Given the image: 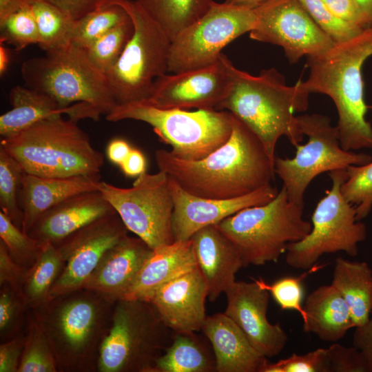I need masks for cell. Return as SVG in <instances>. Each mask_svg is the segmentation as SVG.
Instances as JSON below:
<instances>
[{
    "label": "cell",
    "mask_w": 372,
    "mask_h": 372,
    "mask_svg": "<svg viewBox=\"0 0 372 372\" xmlns=\"http://www.w3.org/2000/svg\"><path fill=\"white\" fill-rule=\"evenodd\" d=\"M21 72L28 87L48 95L62 107L82 103L107 115L118 105L106 75L92 64L83 48L72 43L28 59Z\"/></svg>",
    "instance_id": "ba28073f"
},
{
    "label": "cell",
    "mask_w": 372,
    "mask_h": 372,
    "mask_svg": "<svg viewBox=\"0 0 372 372\" xmlns=\"http://www.w3.org/2000/svg\"><path fill=\"white\" fill-rule=\"evenodd\" d=\"M131 145L121 138L112 140L107 145L106 153L108 159L114 164L121 165L127 158L132 149Z\"/></svg>",
    "instance_id": "f5cc1de1"
},
{
    "label": "cell",
    "mask_w": 372,
    "mask_h": 372,
    "mask_svg": "<svg viewBox=\"0 0 372 372\" xmlns=\"http://www.w3.org/2000/svg\"><path fill=\"white\" fill-rule=\"evenodd\" d=\"M353 345L362 353L369 372H372V315L364 324L355 327Z\"/></svg>",
    "instance_id": "f907efd6"
},
{
    "label": "cell",
    "mask_w": 372,
    "mask_h": 372,
    "mask_svg": "<svg viewBox=\"0 0 372 372\" xmlns=\"http://www.w3.org/2000/svg\"><path fill=\"white\" fill-rule=\"evenodd\" d=\"M304 309L307 314L304 331L324 342H336L355 327L349 306L331 285L313 291L306 299Z\"/></svg>",
    "instance_id": "4316f807"
},
{
    "label": "cell",
    "mask_w": 372,
    "mask_h": 372,
    "mask_svg": "<svg viewBox=\"0 0 372 372\" xmlns=\"http://www.w3.org/2000/svg\"><path fill=\"white\" fill-rule=\"evenodd\" d=\"M371 56L372 25L347 41L335 43L324 52L307 57L308 78L299 81L307 92L332 99L338 114L340 144L346 151L372 149L362 75L363 65Z\"/></svg>",
    "instance_id": "7a4b0ae2"
},
{
    "label": "cell",
    "mask_w": 372,
    "mask_h": 372,
    "mask_svg": "<svg viewBox=\"0 0 372 372\" xmlns=\"http://www.w3.org/2000/svg\"><path fill=\"white\" fill-rule=\"evenodd\" d=\"M133 32V23L129 17L84 49L88 59L96 69L106 74L118 61Z\"/></svg>",
    "instance_id": "e575fe53"
},
{
    "label": "cell",
    "mask_w": 372,
    "mask_h": 372,
    "mask_svg": "<svg viewBox=\"0 0 372 372\" xmlns=\"http://www.w3.org/2000/svg\"><path fill=\"white\" fill-rule=\"evenodd\" d=\"M26 271L12 258L5 244L0 240V286L8 284L21 289Z\"/></svg>",
    "instance_id": "7dc6e473"
},
{
    "label": "cell",
    "mask_w": 372,
    "mask_h": 372,
    "mask_svg": "<svg viewBox=\"0 0 372 372\" xmlns=\"http://www.w3.org/2000/svg\"><path fill=\"white\" fill-rule=\"evenodd\" d=\"M300 85H288L275 68L253 76L234 66L230 87L218 110H226L261 141L274 163L278 139L285 136L295 147L303 140L295 112L307 110L309 95Z\"/></svg>",
    "instance_id": "3957f363"
},
{
    "label": "cell",
    "mask_w": 372,
    "mask_h": 372,
    "mask_svg": "<svg viewBox=\"0 0 372 372\" xmlns=\"http://www.w3.org/2000/svg\"><path fill=\"white\" fill-rule=\"evenodd\" d=\"M10 60V53L8 48L0 46V74L3 75L8 69Z\"/></svg>",
    "instance_id": "9f6ffc18"
},
{
    "label": "cell",
    "mask_w": 372,
    "mask_h": 372,
    "mask_svg": "<svg viewBox=\"0 0 372 372\" xmlns=\"http://www.w3.org/2000/svg\"><path fill=\"white\" fill-rule=\"evenodd\" d=\"M327 350L330 372H369L364 358L354 346L333 342Z\"/></svg>",
    "instance_id": "f6af8a7d"
},
{
    "label": "cell",
    "mask_w": 372,
    "mask_h": 372,
    "mask_svg": "<svg viewBox=\"0 0 372 372\" xmlns=\"http://www.w3.org/2000/svg\"><path fill=\"white\" fill-rule=\"evenodd\" d=\"M152 250L138 236L126 235L105 254L83 288L114 301L123 299Z\"/></svg>",
    "instance_id": "603a6c76"
},
{
    "label": "cell",
    "mask_w": 372,
    "mask_h": 372,
    "mask_svg": "<svg viewBox=\"0 0 372 372\" xmlns=\"http://www.w3.org/2000/svg\"><path fill=\"white\" fill-rule=\"evenodd\" d=\"M267 0H225L224 2L239 7L254 9Z\"/></svg>",
    "instance_id": "11a10c76"
},
{
    "label": "cell",
    "mask_w": 372,
    "mask_h": 372,
    "mask_svg": "<svg viewBox=\"0 0 372 372\" xmlns=\"http://www.w3.org/2000/svg\"><path fill=\"white\" fill-rule=\"evenodd\" d=\"M29 306L21 288L8 284L1 285L0 335L2 339L14 338L19 329L21 319Z\"/></svg>",
    "instance_id": "7bdbcfd3"
},
{
    "label": "cell",
    "mask_w": 372,
    "mask_h": 372,
    "mask_svg": "<svg viewBox=\"0 0 372 372\" xmlns=\"http://www.w3.org/2000/svg\"><path fill=\"white\" fill-rule=\"evenodd\" d=\"M327 8L340 19L365 29L372 22L362 10L355 0H322Z\"/></svg>",
    "instance_id": "bcb514c9"
},
{
    "label": "cell",
    "mask_w": 372,
    "mask_h": 372,
    "mask_svg": "<svg viewBox=\"0 0 372 372\" xmlns=\"http://www.w3.org/2000/svg\"><path fill=\"white\" fill-rule=\"evenodd\" d=\"M234 116V115H233ZM159 170L185 192L216 199L238 198L271 185L274 163L258 138L234 116L228 141L204 158L189 161L158 149Z\"/></svg>",
    "instance_id": "6da1fadb"
},
{
    "label": "cell",
    "mask_w": 372,
    "mask_h": 372,
    "mask_svg": "<svg viewBox=\"0 0 372 372\" xmlns=\"http://www.w3.org/2000/svg\"><path fill=\"white\" fill-rule=\"evenodd\" d=\"M196 267L191 238L158 246L145 259L123 299L149 302L162 285Z\"/></svg>",
    "instance_id": "484cf974"
},
{
    "label": "cell",
    "mask_w": 372,
    "mask_h": 372,
    "mask_svg": "<svg viewBox=\"0 0 372 372\" xmlns=\"http://www.w3.org/2000/svg\"><path fill=\"white\" fill-rule=\"evenodd\" d=\"M331 188L318 203L311 216V230L302 240L287 246L286 262L296 269L313 267L325 254H358V245L365 240L366 227L356 219L355 206L343 196L341 186L347 178L346 169L329 172Z\"/></svg>",
    "instance_id": "8fae6325"
},
{
    "label": "cell",
    "mask_w": 372,
    "mask_h": 372,
    "mask_svg": "<svg viewBox=\"0 0 372 372\" xmlns=\"http://www.w3.org/2000/svg\"><path fill=\"white\" fill-rule=\"evenodd\" d=\"M57 371L59 368L50 343L34 318L29 322L18 372Z\"/></svg>",
    "instance_id": "d590c367"
},
{
    "label": "cell",
    "mask_w": 372,
    "mask_h": 372,
    "mask_svg": "<svg viewBox=\"0 0 372 372\" xmlns=\"http://www.w3.org/2000/svg\"><path fill=\"white\" fill-rule=\"evenodd\" d=\"M201 331L214 351L216 372H260L267 361L225 313L207 316Z\"/></svg>",
    "instance_id": "d4e9b609"
},
{
    "label": "cell",
    "mask_w": 372,
    "mask_h": 372,
    "mask_svg": "<svg viewBox=\"0 0 372 372\" xmlns=\"http://www.w3.org/2000/svg\"><path fill=\"white\" fill-rule=\"evenodd\" d=\"M304 207L289 200L282 187L267 203L243 209L216 225L233 242L243 262L260 266L277 262L290 242L303 239L311 230Z\"/></svg>",
    "instance_id": "8992f818"
},
{
    "label": "cell",
    "mask_w": 372,
    "mask_h": 372,
    "mask_svg": "<svg viewBox=\"0 0 372 372\" xmlns=\"http://www.w3.org/2000/svg\"><path fill=\"white\" fill-rule=\"evenodd\" d=\"M300 1L316 24L335 43L347 41L364 30L336 17L322 0Z\"/></svg>",
    "instance_id": "b9f144b4"
},
{
    "label": "cell",
    "mask_w": 372,
    "mask_h": 372,
    "mask_svg": "<svg viewBox=\"0 0 372 372\" xmlns=\"http://www.w3.org/2000/svg\"><path fill=\"white\" fill-rule=\"evenodd\" d=\"M198 268L207 289V298L214 302L236 281L244 267L233 242L216 225L205 227L191 237Z\"/></svg>",
    "instance_id": "7402d4cb"
},
{
    "label": "cell",
    "mask_w": 372,
    "mask_h": 372,
    "mask_svg": "<svg viewBox=\"0 0 372 372\" xmlns=\"http://www.w3.org/2000/svg\"><path fill=\"white\" fill-rule=\"evenodd\" d=\"M129 17L125 8L114 3L94 10L75 20L72 43L85 49Z\"/></svg>",
    "instance_id": "836d02e7"
},
{
    "label": "cell",
    "mask_w": 372,
    "mask_h": 372,
    "mask_svg": "<svg viewBox=\"0 0 372 372\" xmlns=\"http://www.w3.org/2000/svg\"><path fill=\"white\" fill-rule=\"evenodd\" d=\"M362 10L372 22V0H355Z\"/></svg>",
    "instance_id": "6f0895ef"
},
{
    "label": "cell",
    "mask_w": 372,
    "mask_h": 372,
    "mask_svg": "<svg viewBox=\"0 0 372 372\" xmlns=\"http://www.w3.org/2000/svg\"><path fill=\"white\" fill-rule=\"evenodd\" d=\"M125 9L133 34L106 73L118 105L144 101L154 81L167 72L171 39L137 1L113 0Z\"/></svg>",
    "instance_id": "30bf717a"
},
{
    "label": "cell",
    "mask_w": 372,
    "mask_h": 372,
    "mask_svg": "<svg viewBox=\"0 0 372 372\" xmlns=\"http://www.w3.org/2000/svg\"><path fill=\"white\" fill-rule=\"evenodd\" d=\"M297 119L308 141L304 145L296 146V154L292 158L276 156L274 172L282 180L289 200L304 207L305 191L317 176L346 169L349 165H366L372 161V157L343 149L338 127L332 125L327 116L303 114L298 116Z\"/></svg>",
    "instance_id": "7c38bea8"
},
{
    "label": "cell",
    "mask_w": 372,
    "mask_h": 372,
    "mask_svg": "<svg viewBox=\"0 0 372 372\" xmlns=\"http://www.w3.org/2000/svg\"><path fill=\"white\" fill-rule=\"evenodd\" d=\"M213 350L195 332H174L154 372H215Z\"/></svg>",
    "instance_id": "f546056e"
},
{
    "label": "cell",
    "mask_w": 372,
    "mask_h": 372,
    "mask_svg": "<svg viewBox=\"0 0 372 372\" xmlns=\"http://www.w3.org/2000/svg\"><path fill=\"white\" fill-rule=\"evenodd\" d=\"M25 335H17L0 345V372H18Z\"/></svg>",
    "instance_id": "c3c4849f"
},
{
    "label": "cell",
    "mask_w": 372,
    "mask_h": 372,
    "mask_svg": "<svg viewBox=\"0 0 372 372\" xmlns=\"http://www.w3.org/2000/svg\"><path fill=\"white\" fill-rule=\"evenodd\" d=\"M331 285L349 306L355 327L364 324L372 311V269L369 264L337 258Z\"/></svg>",
    "instance_id": "f1b7e54d"
},
{
    "label": "cell",
    "mask_w": 372,
    "mask_h": 372,
    "mask_svg": "<svg viewBox=\"0 0 372 372\" xmlns=\"http://www.w3.org/2000/svg\"><path fill=\"white\" fill-rule=\"evenodd\" d=\"M256 21L255 9L213 2L196 21L171 41L167 72L177 73L216 63L222 50Z\"/></svg>",
    "instance_id": "5bb4252c"
},
{
    "label": "cell",
    "mask_w": 372,
    "mask_h": 372,
    "mask_svg": "<svg viewBox=\"0 0 372 372\" xmlns=\"http://www.w3.org/2000/svg\"><path fill=\"white\" fill-rule=\"evenodd\" d=\"M225 293L227 304L224 313L242 329L253 347L267 358L280 354L288 337L280 324L267 319L269 291L254 280L235 281Z\"/></svg>",
    "instance_id": "ac0fdd59"
},
{
    "label": "cell",
    "mask_w": 372,
    "mask_h": 372,
    "mask_svg": "<svg viewBox=\"0 0 372 372\" xmlns=\"http://www.w3.org/2000/svg\"><path fill=\"white\" fill-rule=\"evenodd\" d=\"M173 335L150 302L118 300L99 347L96 369L154 372L157 359L170 344Z\"/></svg>",
    "instance_id": "52a82bcc"
},
{
    "label": "cell",
    "mask_w": 372,
    "mask_h": 372,
    "mask_svg": "<svg viewBox=\"0 0 372 372\" xmlns=\"http://www.w3.org/2000/svg\"><path fill=\"white\" fill-rule=\"evenodd\" d=\"M0 147L25 173L63 178L100 174L104 156L76 122L61 116L42 120L22 132L2 138Z\"/></svg>",
    "instance_id": "5b68a950"
},
{
    "label": "cell",
    "mask_w": 372,
    "mask_h": 372,
    "mask_svg": "<svg viewBox=\"0 0 372 372\" xmlns=\"http://www.w3.org/2000/svg\"><path fill=\"white\" fill-rule=\"evenodd\" d=\"M207 289L198 267L158 288L149 302L164 323L174 332L201 331L207 315Z\"/></svg>",
    "instance_id": "ffe728a7"
},
{
    "label": "cell",
    "mask_w": 372,
    "mask_h": 372,
    "mask_svg": "<svg viewBox=\"0 0 372 372\" xmlns=\"http://www.w3.org/2000/svg\"><path fill=\"white\" fill-rule=\"evenodd\" d=\"M10 110L0 116V134L10 137L35 123L68 113L48 95L28 87L15 86L10 92Z\"/></svg>",
    "instance_id": "83f0119b"
},
{
    "label": "cell",
    "mask_w": 372,
    "mask_h": 372,
    "mask_svg": "<svg viewBox=\"0 0 372 372\" xmlns=\"http://www.w3.org/2000/svg\"><path fill=\"white\" fill-rule=\"evenodd\" d=\"M234 66L222 54L209 66L165 74L156 79L141 103L160 109L218 110L228 94Z\"/></svg>",
    "instance_id": "2e32d148"
},
{
    "label": "cell",
    "mask_w": 372,
    "mask_h": 372,
    "mask_svg": "<svg viewBox=\"0 0 372 372\" xmlns=\"http://www.w3.org/2000/svg\"><path fill=\"white\" fill-rule=\"evenodd\" d=\"M1 43H7L17 50L39 43V34L32 4L28 5L0 21Z\"/></svg>",
    "instance_id": "f35d334b"
},
{
    "label": "cell",
    "mask_w": 372,
    "mask_h": 372,
    "mask_svg": "<svg viewBox=\"0 0 372 372\" xmlns=\"http://www.w3.org/2000/svg\"><path fill=\"white\" fill-rule=\"evenodd\" d=\"M347 178L341 186L344 198L355 206L356 219L366 217L372 208V161L363 165H349Z\"/></svg>",
    "instance_id": "74e56055"
},
{
    "label": "cell",
    "mask_w": 372,
    "mask_h": 372,
    "mask_svg": "<svg viewBox=\"0 0 372 372\" xmlns=\"http://www.w3.org/2000/svg\"><path fill=\"white\" fill-rule=\"evenodd\" d=\"M66 12L74 20L110 4L113 0H45Z\"/></svg>",
    "instance_id": "681fc988"
},
{
    "label": "cell",
    "mask_w": 372,
    "mask_h": 372,
    "mask_svg": "<svg viewBox=\"0 0 372 372\" xmlns=\"http://www.w3.org/2000/svg\"><path fill=\"white\" fill-rule=\"evenodd\" d=\"M127 231L115 211L94 220L56 244L64 267L47 300L82 289L105 254L127 235Z\"/></svg>",
    "instance_id": "e0dca14e"
},
{
    "label": "cell",
    "mask_w": 372,
    "mask_h": 372,
    "mask_svg": "<svg viewBox=\"0 0 372 372\" xmlns=\"http://www.w3.org/2000/svg\"><path fill=\"white\" fill-rule=\"evenodd\" d=\"M63 267L64 260L59 248L51 242H41L37 258L27 269L21 287L29 307H35L48 299Z\"/></svg>",
    "instance_id": "4dcf8cb0"
},
{
    "label": "cell",
    "mask_w": 372,
    "mask_h": 372,
    "mask_svg": "<svg viewBox=\"0 0 372 372\" xmlns=\"http://www.w3.org/2000/svg\"><path fill=\"white\" fill-rule=\"evenodd\" d=\"M157 22L171 41L199 19L213 0H136Z\"/></svg>",
    "instance_id": "1f68e13d"
},
{
    "label": "cell",
    "mask_w": 372,
    "mask_h": 372,
    "mask_svg": "<svg viewBox=\"0 0 372 372\" xmlns=\"http://www.w3.org/2000/svg\"><path fill=\"white\" fill-rule=\"evenodd\" d=\"M146 159L143 154L136 148H132L125 161L120 165L123 174L130 177H137L146 172Z\"/></svg>",
    "instance_id": "816d5d0a"
},
{
    "label": "cell",
    "mask_w": 372,
    "mask_h": 372,
    "mask_svg": "<svg viewBox=\"0 0 372 372\" xmlns=\"http://www.w3.org/2000/svg\"><path fill=\"white\" fill-rule=\"evenodd\" d=\"M82 288L33 307L34 318L53 350L59 371H87L96 364L115 302Z\"/></svg>",
    "instance_id": "277c9868"
},
{
    "label": "cell",
    "mask_w": 372,
    "mask_h": 372,
    "mask_svg": "<svg viewBox=\"0 0 372 372\" xmlns=\"http://www.w3.org/2000/svg\"><path fill=\"white\" fill-rule=\"evenodd\" d=\"M23 170L17 161L0 147V208L21 229L23 212L18 197Z\"/></svg>",
    "instance_id": "8d00e7d4"
},
{
    "label": "cell",
    "mask_w": 372,
    "mask_h": 372,
    "mask_svg": "<svg viewBox=\"0 0 372 372\" xmlns=\"http://www.w3.org/2000/svg\"><path fill=\"white\" fill-rule=\"evenodd\" d=\"M36 0H0V21Z\"/></svg>",
    "instance_id": "db71d44e"
},
{
    "label": "cell",
    "mask_w": 372,
    "mask_h": 372,
    "mask_svg": "<svg viewBox=\"0 0 372 372\" xmlns=\"http://www.w3.org/2000/svg\"><path fill=\"white\" fill-rule=\"evenodd\" d=\"M254 9L256 21L249 37L280 46L291 64L322 54L335 43L300 0H267Z\"/></svg>",
    "instance_id": "9a60e30c"
},
{
    "label": "cell",
    "mask_w": 372,
    "mask_h": 372,
    "mask_svg": "<svg viewBox=\"0 0 372 372\" xmlns=\"http://www.w3.org/2000/svg\"><path fill=\"white\" fill-rule=\"evenodd\" d=\"M260 372H330L328 350L318 348L302 355L293 353L276 362L267 360Z\"/></svg>",
    "instance_id": "ee69618b"
},
{
    "label": "cell",
    "mask_w": 372,
    "mask_h": 372,
    "mask_svg": "<svg viewBox=\"0 0 372 372\" xmlns=\"http://www.w3.org/2000/svg\"><path fill=\"white\" fill-rule=\"evenodd\" d=\"M234 116L217 110L160 109L141 103L117 105L106 115L109 121L132 119L150 125L174 156L189 161L204 158L229 138Z\"/></svg>",
    "instance_id": "9c48e42d"
},
{
    "label": "cell",
    "mask_w": 372,
    "mask_h": 372,
    "mask_svg": "<svg viewBox=\"0 0 372 372\" xmlns=\"http://www.w3.org/2000/svg\"><path fill=\"white\" fill-rule=\"evenodd\" d=\"M169 189L174 203L172 230L174 241L188 240L199 229L216 225L243 209L267 203L278 193L276 187L269 185L235 198H202L185 192L170 177Z\"/></svg>",
    "instance_id": "d6986e66"
},
{
    "label": "cell",
    "mask_w": 372,
    "mask_h": 372,
    "mask_svg": "<svg viewBox=\"0 0 372 372\" xmlns=\"http://www.w3.org/2000/svg\"><path fill=\"white\" fill-rule=\"evenodd\" d=\"M101 181L100 174L52 178L24 172L19 194L22 231L28 234L41 215L63 200L81 193L99 190Z\"/></svg>",
    "instance_id": "cb8c5ba5"
},
{
    "label": "cell",
    "mask_w": 372,
    "mask_h": 372,
    "mask_svg": "<svg viewBox=\"0 0 372 372\" xmlns=\"http://www.w3.org/2000/svg\"><path fill=\"white\" fill-rule=\"evenodd\" d=\"M99 190L118 214L128 231L151 249L174 242L172 230L174 203L169 177L159 170L144 172L129 188L101 181Z\"/></svg>",
    "instance_id": "4fadbf2b"
},
{
    "label": "cell",
    "mask_w": 372,
    "mask_h": 372,
    "mask_svg": "<svg viewBox=\"0 0 372 372\" xmlns=\"http://www.w3.org/2000/svg\"><path fill=\"white\" fill-rule=\"evenodd\" d=\"M32 9L38 27V45L47 52L72 43L75 20L59 6L45 0H36Z\"/></svg>",
    "instance_id": "d6a6232c"
},
{
    "label": "cell",
    "mask_w": 372,
    "mask_h": 372,
    "mask_svg": "<svg viewBox=\"0 0 372 372\" xmlns=\"http://www.w3.org/2000/svg\"><path fill=\"white\" fill-rule=\"evenodd\" d=\"M313 267L300 277L287 276L276 280L272 284L266 283L262 279H253L261 287L265 289L282 310H293L299 313L303 323L307 320V314L302 306L303 298V279L311 272Z\"/></svg>",
    "instance_id": "60d3db41"
},
{
    "label": "cell",
    "mask_w": 372,
    "mask_h": 372,
    "mask_svg": "<svg viewBox=\"0 0 372 372\" xmlns=\"http://www.w3.org/2000/svg\"><path fill=\"white\" fill-rule=\"evenodd\" d=\"M0 238L12 258L25 269L34 262L41 243L25 233L0 211Z\"/></svg>",
    "instance_id": "ab89813d"
},
{
    "label": "cell",
    "mask_w": 372,
    "mask_h": 372,
    "mask_svg": "<svg viewBox=\"0 0 372 372\" xmlns=\"http://www.w3.org/2000/svg\"><path fill=\"white\" fill-rule=\"evenodd\" d=\"M115 211L99 190L81 193L46 211L28 234L40 243L56 245L87 224Z\"/></svg>",
    "instance_id": "44dd1931"
}]
</instances>
